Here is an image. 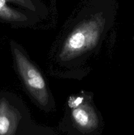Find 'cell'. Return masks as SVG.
Segmentation results:
<instances>
[{"instance_id": "1", "label": "cell", "mask_w": 134, "mask_h": 135, "mask_svg": "<svg viewBox=\"0 0 134 135\" xmlns=\"http://www.w3.org/2000/svg\"><path fill=\"white\" fill-rule=\"evenodd\" d=\"M78 18L58 51V60L63 64L72 65L83 60V57L99 46L111 25L110 17L99 14Z\"/></svg>"}, {"instance_id": "2", "label": "cell", "mask_w": 134, "mask_h": 135, "mask_svg": "<svg viewBox=\"0 0 134 135\" xmlns=\"http://www.w3.org/2000/svg\"><path fill=\"white\" fill-rule=\"evenodd\" d=\"M11 50L17 71L28 92L39 106L44 109L51 108L53 104L51 97L40 71L18 45L11 42Z\"/></svg>"}, {"instance_id": "3", "label": "cell", "mask_w": 134, "mask_h": 135, "mask_svg": "<svg viewBox=\"0 0 134 135\" xmlns=\"http://www.w3.org/2000/svg\"><path fill=\"white\" fill-rule=\"evenodd\" d=\"M74 125L82 133H91L98 127L99 117L93 105L84 96H72L68 101Z\"/></svg>"}, {"instance_id": "4", "label": "cell", "mask_w": 134, "mask_h": 135, "mask_svg": "<svg viewBox=\"0 0 134 135\" xmlns=\"http://www.w3.org/2000/svg\"><path fill=\"white\" fill-rule=\"evenodd\" d=\"M20 101L16 104L6 98H0V135H15L22 114Z\"/></svg>"}]
</instances>
